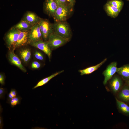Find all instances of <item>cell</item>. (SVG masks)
<instances>
[{
	"instance_id": "9",
	"label": "cell",
	"mask_w": 129,
	"mask_h": 129,
	"mask_svg": "<svg viewBox=\"0 0 129 129\" xmlns=\"http://www.w3.org/2000/svg\"><path fill=\"white\" fill-rule=\"evenodd\" d=\"M29 44L42 50L45 53L50 59L51 50L48 44L47 41H44L42 40L30 43Z\"/></svg>"
},
{
	"instance_id": "17",
	"label": "cell",
	"mask_w": 129,
	"mask_h": 129,
	"mask_svg": "<svg viewBox=\"0 0 129 129\" xmlns=\"http://www.w3.org/2000/svg\"><path fill=\"white\" fill-rule=\"evenodd\" d=\"M63 70L56 72L50 76L45 78L40 81L33 88V89H35L38 87L42 86L47 83L51 79L57 76L59 74L63 72Z\"/></svg>"
},
{
	"instance_id": "14",
	"label": "cell",
	"mask_w": 129,
	"mask_h": 129,
	"mask_svg": "<svg viewBox=\"0 0 129 129\" xmlns=\"http://www.w3.org/2000/svg\"><path fill=\"white\" fill-rule=\"evenodd\" d=\"M107 58L104 59L103 60L98 64L95 66L90 67L82 70H80L79 72L81 75L89 74L91 73L101 67L106 61Z\"/></svg>"
},
{
	"instance_id": "26",
	"label": "cell",
	"mask_w": 129,
	"mask_h": 129,
	"mask_svg": "<svg viewBox=\"0 0 129 129\" xmlns=\"http://www.w3.org/2000/svg\"><path fill=\"white\" fill-rule=\"evenodd\" d=\"M7 91L5 88L0 87V99H4L5 98V96Z\"/></svg>"
},
{
	"instance_id": "32",
	"label": "cell",
	"mask_w": 129,
	"mask_h": 129,
	"mask_svg": "<svg viewBox=\"0 0 129 129\" xmlns=\"http://www.w3.org/2000/svg\"><path fill=\"white\" fill-rule=\"evenodd\" d=\"M127 84L129 86V80L127 81Z\"/></svg>"
},
{
	"instance_id": "28",
	"label": "cell",
	"mask_w": 129,
	"mask_h": 129,
	"mask_svg": "<svg viewBox=\"0 0 129 129\" xmlns=\"http://www.w3.org/2000/svg\"><path fill=\"white\" fill-rule=\"evenodd\" d=\"M41 66L40 64L38 62L34 61L31 65V67L33 69H37L39 68Z\"/></svg>"
},
{
	"instance_id": "27",
	"label": "cell",
	"mask_w": 129,
	"mask_h": 129,
	"mask_svg": "<svg viewBox=\"0 0 129 129\" xmlns=\"http://www.w3.org/2000/svg\"><path fill=\"white\" fill-rule=\"evenodd\" d=\"M34 55L35 58L39 60H42L44 59L42 54L39 52L36 51Z\"/></svg>"
},
{
	"instance_id": "1",
	"label": "cell",
	"mask_w": 129,
	"mask_h": 129,
	"mask_svg": "<svg viewBox=\"0 0 129 129\" xmlns=\"http://www.w3.org/2000/svg\"><path fill=\"white\" fill-rule=\"evenodd\" d=\"M53 25V33L69 41L70 40L72 32L69 24L66 21L55 22Z\"/></svg>"
},
{
	"instance_id": "5",
	"label": "cell",
	"mask_w": 129,
	"mask_h": 129,
	"mask_svg": "<svg viewBox=\"0 0 129 129\" xmlns=\"http://www.w3.org/2000/svg\"><path fill=\"white\" fill-rule=\"evenodd\" d=\"M20 31L13 27L7 32L5 36V40L7 47L10 50L16 43Z\"/></svg>"
},
{
	"instance_id": "21",
	"label": "cell",
	"mask_w": 129,
	"mask_h": 129,
	"mask_svg": "<svg viewBox=\"0 0 129 129\" xmlns=\"http://www.w3.org/2000/svg\"><path fill=\"white\" fill-rule=\"evenodd\" d=\"M116 102L119 109L123 112L129 114V106L124 102L116 98Z\"/></svg>"
},
{
	"instance_id": "12",
	"label": "cell",
	"mask_w": 129,
	"mask_h": 129,
	"mask_svg": "<svg viewBox=\"0 0 129 129\" xmlns=\"http://www.w3.org/2000/svg\"><path fill=\"white\" fill-rule=\"evenodd\" d=\"M8 59L10 62L25 72L26 70L22 65L21 62L18 57L14 53V51L10 50L9 52L8 55Z\"/></svg>"
},
{
	"instance_id": "23",
	"label": "cell",
	"mask_w": 129,
	"mask_h": 129,
	"mask_svg": "<svg viewBox=\"0 0 129 129\" xmlns=\"http://www.w3.org/2000/svg\"><path fill=\"white\" fill-rule=\"evenodd\" d=\"M22 98L20 96L17 95L10 100L7 101V103H8L12 108L20 104Z\"/></svg>"
},
{
	"instance_id": "22",
	"label": "cell",
	"mask_w": 129,
	"mask_h": 129,
	"mask_svg": "<svg viewBox=\"0 0 129 129\" xmlns=\"http://www.w3.org/2000/svg\"><path fill=\"white\" fill-rule=\"evenodd\" d=\"M107 3L118 8L120 11L124 5L123 2L121 0H111L108 1Z\"/></svg>"
},
{
	"instance_id": "13",
	"label": "cell",
	"mask_w": 129,
	"mask_h": 129,
	"mask_svg": "<svg viewBox=\"0 0 129 129\" xmlns=\"http://www.w3.org/2000/svg\"><path fill=\"white\" fill-rule=\"evenodd\" d=\"M104 9L108 15L113 18L117 17L121 11L118 8L107 3L104 5Z\"/></svg>"
},
{
	"instance_id": "6",
	"label": "cell",
	"mask_w": 129,
	"mask_h": 129,
	"mask_svg": "<svg viewBox=\"0 0 129 129\" xmlns=\"http://www.w3.org/2000/svg\"><path fill=\"white\" fill-rule=\"evenodd\" d=\"M42 39V34L38 24L33 26L29 30V44Z\"/></svg>"
},
{
	"instance_id": "33",
	"label": "cell",
	"mask_w": 129,
	"mask_h": 129,
	"mask_svg": "<svg viewBox=\"0 0 129 129\" xmlns=\"http://www.w3.org/2000/svg\"><path fill=\"white\" fill-rule=\"evenodd\" d=\"M127 0L129 1V0Z\"/></svg>"
},
{
	"instance_id": "11",
	"label": "cell",
	"mask_w": 129,
	"mask_h": 129,
	"mask_svg": "<svg viewBox=\"0 0 129 129\" xmlns=\"http://www.w3.org/2000/svg\"><path fill=\"white\" fill-rule=\"evenodd\" d=\"M41 18L35 13L28 11L24 15L22 20L33 26L38 24Z\"/></svg>"
},
{
	"instance_id": "15",
	"label": "cell",
	"mask_w": 129,
	"mask_h": 129,
	"mask_svg": "<svg viewBox=\"0 0 129 129\" xmlns=\"http://www.w3.org/2000/svg\"><path fill=\"white\" fill-rule=\"evenodd\" d=\"M33 26L27 22L22 20L13 27L20 31H29Z\"/></svg>"
},
{
	"instance_id": "3",
	"label": "cell",
	"mask_w": 129,
	"mask_h": 129,
	"mask_svg": "<svg viewBox=\"0 0 129 129\" xmlns=\"http://www.w3.org/2000/svg\"><path fill=\"white\" fill-rule=\"evenodd\" d=\"M38 24L42 38L45 41L48 40L50 35L53 32V24L48 20L42 18Z\"/></svg>"
},
{
	"instance_id": "30",
	"label": "cell",
	"mask_w": 129,
	"mask_h": 129,
	"mask_svg": "<svg viewBox=\"0 0 129 129\" xmlns=\"http://www.w3.org/2000/svg\"><path fill=\"white\" fill-rule=\"evenodd\" d=\"M3 126V119L0 113V129H2Z\"/></svg>"
},
{
	"instance_id": "18",
	"label": "cell",
	"mask_w": 129,
	"mask_h": 129,
	"mask_svg": "<svg viewBox=\"0 0 129 129\" xmlns=\"http://www.w3.org/2000/svg\"><path fill=\"white\" fill-rule=\"evenodd\" d=\"M19 55L23 60L24 62L27 63L31 57L30 50L28 48L23 49L20 51Z\"/></svg>"
},
{
	"instance_id": "2",
	"label": "cell",
	"mask_w": 129,
	"mask_h": 129,
	"mask_svg": "<svg viewBox=\"0 0 129 129\" xmlns=\"http://www.w3.org/2000/svg\"><path fill=\"white\" fill-rule=\"evenodd\" d=\"M72 7L63 5H58L53 17L55 22L66 21L72 11Z\"/></svg>"
},
{
	"instance_id": "10",
	"label": "cell",
	"mask_w": 129,
	"mask_h": 129,
	"mask_svg": "<svg viewBox=\"0 0 129 129\" xmlns=\"http://www.w3.org/2000/svg\"><path fill=\"white\" fill-rule=\"evenodd\" d=\"M29 31H20L18 40L13 47L14 51L17 48L29 44Z\"/></svg>"
},
{
	"instance_id": "29",
	"label": "cell",
	"mask_w": 129,
	"mask_h": 129,
	"mask_svg": "<svg viewBox=\"0 0 129 129\" xmlns=\"http://www.w3.org/2000/svg\"><path fill=\"white\" fill-rule=\"evenodd\" d=\"M5 77L4 75L0 73V83L2 85H3L5 83Z\"/></svg>"
},
{
	"instance_id": "24",
	"label": "cell",
	"mask_w": 129,
	"mask_h": 129,
	"mask_svg": "<svg viewBox=\"0 0 129 129\" xmlns=\"http://www.w3.org/2000/svg\"><path fill=\"white\" fill-rule=\"evenodd\" d=\"M17 96L16 91L14 89H12L7 95V101H8Z\"/></svg>"
},
{
	"instance_id": "16",
	"label": "cell",
	"mask_w": 129,
	"mask_h": 129,
	"mask_svg": "<svg viewBox=\"0 0 129 129\" xmlns=\"http://www.w3.org/2000/svg\"><path fill=\"white\" fill-rule=\"evenodd\" d=\"M122 84L121 80L118 77H113L110 82V86L113 91L116 92L120 89Z\"/></svg>"
},
{
	"instance_id": "31",
	"label": "cell",
	"mask_w": 129,
	"mask_h": 129,
	"mask_svg": "<svg viewBox=\"0 0 129 129\" xmlns=\"http://www.w3.org/2000/svg\"><path fill=\"white\" fill-rule=\"evenodd\" d=\"M73 7L75 2V0H66Z\"/></svg>"
},
{
	"instance_id": "25",
	"label": "cell",
	"mask_w": 129,
	"mask_h": 129,
	"mask_svg": "<svg viewBox=\"0 0 129 129\" xmlns=\"http://www.w3.org/2000/svg\"><path fill=\"white\" fill-rule=\"evenodd\" d=\"M58 5H63L69 6L72 8L70 3L66 0H55Z\"/></svg>"
},
{
	"instance_id": "7",
	"label": "cell",
	"mask_w": 129,
	"mask_h": 129,
	"mask_svg": "<svg viewBox=\"0 0 129 129\" xmlns=\"http://www.w3.org/2000/svg\"><path fill=\"white\" fill-rule=\"evenodd\" d=\"M117 65V63L116 62H112L107 66L103 72V74L104 76L103 83L104 85H106L108 81L117 72L118 69Z\"/></svg>"
},
{
	"instance_id": "19",
	"label": "cell",
	"mask_w": 129,
	"mask_h": 129,
	"mask_svg": "<svg viewBox=\"0 0 129 129\" xmlns=\"http://www.w3.org/2000/svg\"><path fill=\"white\" fill-rule=\"evenodd\" d=\"M117 72L124 78H129V64L118 68Z\"/></svg>"
},
{
	"instance_id": "4",
	"label": "cell",
	"mask_w": 129,
	"mask_h": 129,
	"mask_svg": "<svg viewBox=\"0 0 129 129\" xmlns=\"http://www.w3.org/2000/svg\"><path fill=\"white\" fill-rule=\"evenodd\" d=\"M69 41L55 34L52 33L47 41L51 49H56L66 44Z\"/></svg>"
},
{
	"instance_id": "20",
	"label": "cell",
	"mask_w": 129,
	"mask_h": 129,
	"mask_svg": "<svg viewBox=\"0 0 129 129\" xmlns=\"http://www.w3.org/2000/svg\"><path fill=\"white\" fill-rule=\"evenodd\" d=\"M119 97L124 101H129V88L126 86H124L120 93Z\"/></svg>"
},
{
	"instance_id": "8",
	"label": "cell",
	"mask_w": 129,
	"mask_h": 129,
	"mask_svg": "<svg viewBox=\"0 0 129 129\" xmlns=\"http://www.w3.org/2000/svg\"><path fill=\"white\" fill-rule=\"evenodd\" d=\"M58 6L55 0H45L44 4V10L47 15L53 17Z\"/></svg>"
}]
</instances>
